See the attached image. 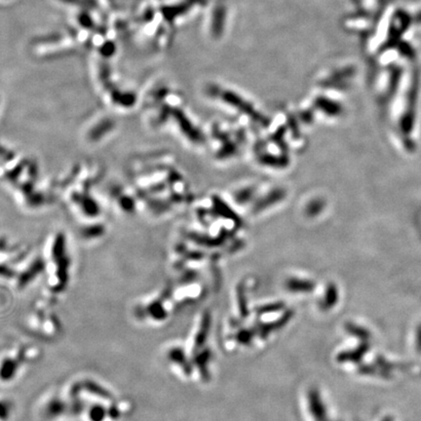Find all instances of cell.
<instances>
[{
	"label": "cell",
	"instance_id": "6da1fadb",
	"mask_svg": "<svg viewBox=\"0 0 421 421\" xmlns=\"http://www.w3.org/2000/svg\"><path fill=\"white\" fill-rule=\"evenodd\" d=\"M418 93H419V84L415 79L409 89L406 104L403 113L401 114L399 120V128L401 134L404 136V142L407 148L411 150L415 149V142L410 139V135L415 128L416 118H417V104H418Z\"/></svg>",
	"mask_w": 421,
	"mask_h": 421
}]
</instances>
